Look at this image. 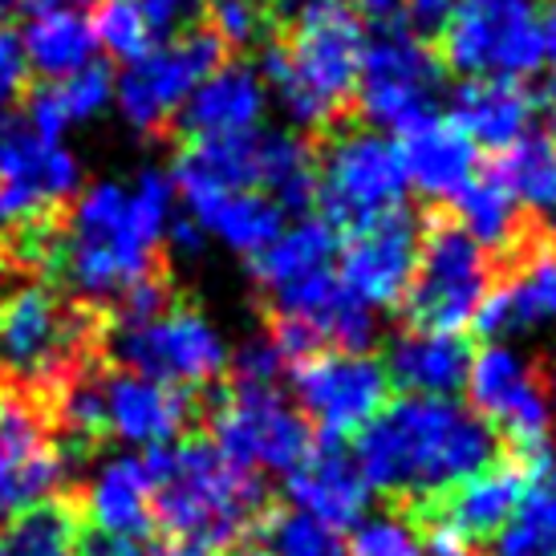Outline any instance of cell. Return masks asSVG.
<instances>
[{
    "label": "cell",
    "instance_id": "7dc6e473",
    "mask_svg": "<svg viewBox=\"0 0 556 556\" xmlns=\"http://www.w3.org/2000/svg\"><path fill=\"white\" fill-rule=\"evenodd\" d=\"M541 37H544V58H553V62H556V4H553V9H544Z\"/></svg>",
    "mask_w": 556,
    "mask_h": 556
},
{
    "label": "cell",
    "instance_id": "8fae6325",
    "mask_svg": "<svg viewBox=\"0 0 556 556\" xmlns=\"http://www.w3.org/2000/svg\"><path fill=\"white\" fill-rule=\"evenodd\" d=\"M224 53L228 49L219 46L207 25L151 46L139 62L126 65V74L114 86L126 123L147 139H167L187 98L224 65Z\"/></svg>",
    "mask_w": 556,
    "mask_h": 556
},
{
    "label": "cell",
    "instance_id": "74e56055",
    "mask_svg": "<svg viewBox=\"0 0 556 556\" xmlns=\"http://www.w3.org/2000/svg\"><path fill=\"white\" fill-rule=\"evenodd\" d=\"M345 556H431L427 553V536L418 525L402 511H382V516H366L354 525V536L345 544Z\"/></svg>",
    "mask_w": 556,
    "mask_h": 556
},
{
    "label": "cell",
    "instance_id": "4fadbf2b",
    "mask_svg": "<svg viewBox=\"0 0 556 556\" xmlns=\"http://www.w3.org/2000/svg\"><path fill=\"white\" fill-rule=\"evenodd\" d=\"M439 90H443V62L422 37L410 29H378L374 41H366L354 106H362L370 123L402 135L422 118H431Z\"/></svg>",
    "mask_w": 556,
    "mask_h": 556
},
{
    "label": "cell",
    "instance_id": "9a60e30c",
    "mask_svg": "<svg viewBox=\"0 0 556 556\" xmlns=\"http://www.w3.org/2000/svg\"><path fill=\"white\" fill-rule=\"evenodd\" d=\"M528 483V464L520 459H495L451 492L434 495L431 504H418L427 520V553L434 556H471L476 544H488L500 536V528L511 520Z\"/></svg>",
    "mask_w": 556,
    "mask_h": 556
},
{
    "label": "cell",
    "instance_id": "d590c367",
    "mask_svg": "<svg viewBox=\"0 0 556 556\" xmlns=\"http://www.w3.org/2000/svg\"><path fill=\"white\" fill-rule=\"evenodd\" d=\"M289 0H207L203 25L224 49H264L280 33Z\"/></svg>",
    "mask_w": 556,
    "mask_h": 556
},
{
    "label": "cell",
    "instance_id": "d6986e66",
    "mask_svg": "<svg viewBox=\"0 0 556 556\" xmlns=\"http://www.w3.org/2000/svg\"><path fill=\"white\" fill-rule=\"evenodd\" d=\"M102 390V434H114L126 447H170L195 418L191 390L163 387L142 374L118 370L98 378Z\"/></svg>",
    "mask_w": 556,
    "mask_h": 556
},
{
    "label": "cell",
    "instance_id": "cb8c5ba5",
    "mask_svg": "<svg viewBox=\"0 0 556 556\" xmlns=\"http://www.w3.org/2000/svg\"><path fill=\"white\" fill-rule=\"evenodd\" d=\"M387 378L406 394L427 399H451L467 387L471 370V345L464 333H434V329H402L387 345L382 362Z\"/></svg>",
    "mask_w": 556,
    "mask_h": 556
},
{
    "label": "cell",
    "instance_id": "5bb4252c",
    "mask_svg": "<svg viewBox=\"0 0 556 556\" xmlns=\"http://www.w3.org/2000/svg\"><path fill=\"white\" fill-rule=\"evenodd\" d=\"M296 410L317 422L321 439L341 443L357 434L390 399V378L382 362L370 354H345V350H317L289 366Z\"/></svg>",
    "mask_w": 556,
    "mask_h": 556
},
{
    "label": "cell",
    "instance_id": "f35d334b",
    "mask_svg": "<svg viewBox=\"0 0 556 556\" xmlns=\"http://www.w3.org/2000/svg\"><path fill=\"white\" fill-rule=\"evenodd\" d=\"M264 528H268V553L273 556H345L338 532L317 525L305 511H273Z\"/></svg>",
    "mask_w": 556,
    "mask_h": 556
},
{
    "label": "cell",
    "instance_id": "e575fe53",
    "mask_svg": "<svg viewBox=\"0 0 556 556\" xmlns=\"http://www.w3.org/2000/svg\"><path fill=\"white\" fill-rule=\"evenodd\" d=\"M78 520L62 504H41V508L16 516L13 525L0 532V556H78Z\"/></svg>",
    "mask_w": 556,
    "mask_h": 556
},
{
    "label": "cell",
    "instance_id": "9c48e42d",
    "mask_svg": "<svg viewBox=\"0 0 556 556\" xmlns=\"http://www.w3.org/2000/svg\"><path fill=\"white\" fill-rule=\"evenodd\" d=\"M212 447L252 476H289L309 459L313 427L273 382L236 378L212 406Z\"/></svg>",
    "mask_w": 556,
    "mask_h": 556
},
{
    "label": "cell",
    "instance_id": "c3c4849f",
    "mask_svg": "<svg viewBox=\"0 0 556 556\" xmlns=\"http://www.w3.org/2000/svg\"><path fill=\"white\" fill-rule=\"evenodd\" d=\"M544 110H548V123H553V130H556V78L544 86ZM556 139V135H553Z\"/></svg>",
    "mask_w": 556,
    "mask_h": 556
},
{
    "label": "cell",
    "instance_id": "f1b7e54d",
    "mask_svg": "<svg viewBox=\"0 0 556 556\" xmlns=\"http://www.w3.org/2000/svg\"><path fill=\"white\" fill-rule=\"evenodd\" d=\"M451 216L479 248L500 252V256H508L511 248H520L532 232H541L492 170H476V179L451 200Z\"/></svg>",
    "mask_w": 556,
    "mask_h": 556
},
{
    "label": "cell",
    "instance_id": "f546056e",
    "mask_svg": "<svg viewBox=\"0 0 556 556\" xmlns=\"http://www.w3.org/2000/svg\"><path fill=\"white\" fill-rule=\"evenodd\" d=\"M110 98H114V74H110V65L90 62L86 70L70 74V78L46 81L41 90H33L21 118H25L41 139L58 142L65 126L93 118Z\"/></svg>",
    "mask_w": 556,
    "mask_h": 556
},
{
    "label": "cell",
    "instance_id": "30bf717a",
    "mask_svg": "<svg viewBox=\"0 0 556 556\" xmlns=\"http://www.w3.org/2000/svg\"><path fill=\"white\" fill-rule=\"evenodd\" d=\"M110 354L123 370L179 390L207 387L232 366V350L219 329L184 301H170L151 321L114 325Z\"/></svg>",
    "mask_w": 556,
    "mask_h": 556
},
{
    "label": "cell",
    "instance_id": "5b68a950",
    "mask_svg": "<svg viewBox=\"0 0 556 556\" xmlns=\"http://www.w3.org/2000/svg\"><path fill=\"white\" fill-rule=\"evenodd\" d=\"M406 170L399 142L378 130L341 123L317 147V195L321 219L333 232L354 236L406 207Z\"/></svg>",
    "mask_w": 556,
    "mask_h": 556
},
{
    "label": "cell",
    "instance_id": "603a6c76",
    "mask_svg": "<svg viewBox=\"0 0 556 556\" xmlns=\"http://www.w3.org/2000/svg\"><path fill=\"white\" fill-rule=\"evenodd\" d=\"M0 184L25 191L53 212L58 203L78 195V163L62 142L41 139L25 118L4 114L0 118Z\"/></svg>",
    "mask_w": 556,
    "mask_h": 556
},
{
    "label": "cell",
    "instance_id": "60d3db41",
    "mask_svg": "<svg viewBox=\"0 0 556 556\" xmlns=\"http://www.w3.org/2000/svg\"><path fill=\"white\" fill-rule=\"evenodd\" d=\"M289 362L280 357L273 338H252L232 354V370L240 382H277Z\"/></svg>",
    "mask_w": 556,
    "mask_h": 556
},
{
    "label": "cell",
    "instance_id": "484cf974",
    "mask_svg": "<svg viewBox=\"0 0 556 556\" xmlns=\"http://www.w3.org/2000/svg\"><path fill=\"white\" fill-rule=\"evenodd\" d=\"M184 212L203 228V236H219L228 248L244 252L248 261L264 252L285 232V212L264 191H187Z\"/></svg>",
    "mask_w": 556,
    "mask_h": 556
},
{
    "label": "cell",
    "instance_id": "d4e9b609",
    "mask_svg": "<svg viewBox=\"0 0 556 556\" xmlns=\"http://www.w3.org/2000/svg\"><path fill=\"white\" fill-rule=\"evenodd\" d=\"M81 504H86L93 532H106V536L139 541L155 528L151 476H147V464L139 455H110V459H102L86 479Z\"/></svg>",
    "mask_w": 556,
    "mask_h": 556
},
{
    "label": "cell",
    "instance_id": "3957f363",
    "mask_svg": "<svg viewBox=\"0 0 556 556\" xmlns=\"http://www.w3.org/2000/svg\"><path fill=\"white\" fill-rule=\"evenodd\" d=\"M151 516L170 556H224L268 511L261 479L228 464L207 439L147 451Z\"/></svg>",
    "mask_w": 556,
    "mask_h": 556
},
{
    "label": "cell",
    "instance_id": "8d00e7d4",
    "mask_svg": "<svg viewBox=\"0 0 556 556\" xmlns=\"http://www.w3.org/2000/svg\"><path fill=\"white\" fill-rule=\"evenodd\" d=\"M93 41L106 49L118 62H139L147 49L155 46V37L147 29L139 0H98L93 4Z\"/></svg>",
    "mask_w": 556,
    "mask_h": 556
},
{
    "label": "cell",
    "instance_id": "bcb514c9",
    "mask_svg": "<svg viewBox=\"0 0 556 556\" xmlns=\"http://www.w3.org/2000/svg\"><path fill=\"white\" fill-rule=\"evenodd\" d=\"M21 4L33 16H41V13H81V9H90L98 0H21Z\"/></svg>",
    "mask_w": 556,
    "mask_h": 556
},
{
    "label": "cell",
    "instance_id": "4316f807",
    "mask_svg": "<svg viewBox=\"0 0 556 556\" xmlns=\"http://www.w3.org/2000/svg\"><path fill=\"white\" fill-rule=\"evenodd\" d=\"M532 114L536 98L520 81H464L451 98V123L488 151H504L528 135Z\"/></svg>",
    "mask_w": 556,
    "mask_h": 556
},
{
    "label": "cell",
    "instance_id": "8992f818",
    "mask_svg": "<svg viewBox=\"0 0 556 556\" xmlns=\"http://www.w3.org/2000/svg\"><path fill=\"white\" fill-rule=\"evenodd\" d=\"M544 0H455L439 25V62L467 81H525L544 62Z\"/></svg>",
    "mask_w": 556,
    "mask_h": 556
},
{
    "label": "cell",
    "instance_id": "4dcf8cb0",
    "mask_svg": "<svg viewBox=\"0 0 556 556\" xmlns=\"http://www.w3.org/2000/svg\"><path fill=\"white\" fill-rule=\"evenodd\" d=\"M495 556H556V455L528 464V483L511 520L492 541Z\"/></svg>",
    "mask_w": 556,
    "mask_h": 556
},
{
    "label": "cell",
    "instance_id": "52a82bcc",
    "mask_svg": "<svg viewBox=\"0 0 556 556\" xmlns=\"http://www.w3.org/2000/svg\"><path fill=\"white\" fill-rule=\"evenodd\" d=\"M492 280L495 264L488 256V248H479L455 224L447 207H434L422 219L415 277H410L406 296H402L406 321H410V329L459 333L464 325H471L479 301L492 289Z\"/></svg>",
    "mask_w": 556,
    "mask_h": 556
},
{
    "label": "cell",
    "instance_id": "681fc988",
    "mask_svg": "<svg viewBox=\"0 0 556 556\" xmlns=\"http://www.w3.org/2000/svg\"><path fill=\"white\" fill-rule=\"evenodd\" d=\"M16 4H21V0H0V25H4V21H9V16H13V9Z\"/></svg>",
    "mask_w": 556,
    "mask_h": 556
},
{
    "label": "cell",
    "instance_id": "7bdbcfd3",
    "mask_svg": "<svg viewBox=\"0 0 556 556\" xmlns=\"http://www.w3.org/2000/svg\"><path fill=\"white\" fill-rule=\"evenodd\" d=\"M354 16L362 25H374L378 29H406V9H402V0H345Z\"/></svg>",
    "mask_w": 556,
    "mask_h": 556
},
{
    "label": "cell",
    "instance_id": "f907efd6",
    "mask_svg": "<svg viewBox=\"0 0 556 556\" xmlns=\"http://www.w3.org/2000/svg\"><path fill=\"white\" fill-rule=\"evenodd\" d=\"M224 556H273L268 548H232V553H224Z\"/></svg>",
    "mask_w": 556,
    "mask_h": 556
},
{
    "label": "cell",
    "instance_id": "ac0fdd59",
    "mask_svg": "<svg viewBox=\"0 0 556 556\" xmlns=\"http://www.w3.org/2000/svg\"><path fill=\"white\" fill-rule=\"evenodd\" d=\"M418 236H422V219L410 207H399L394 216L354 232L345 240V252H341V289L354 301H362L366 309L402 305L406 285L415 277Z\"/></svg>",
    "mask_w": 556,
    "mask_h": 556
},
{
    "label": "cell",
    "instance_id": "b9f144b4",
    "mask_svg": "<svg viewBox=\"0 0 556 556\" xmlns=\"http://www.w3.org/2000/svg\"><path fill=\"white\" fill-rule=\"evenodd\" d=\"M25 81H29V62H25L21 37L0 25V110H9L25 93Z\"/></svg>",
    "mask_w": 556,
    "mask_h": 556
},
{
    "label": "cell",
    "instance_id": "7c38bea8",
    "mask_svg": "<svg viewBox=\"0 0 556 556\" xmlns=\"http://www.w3.org/2000/svg\"><path fill=\"white\" fill-rule=\"evenodd\" d=\"M467 390H471V410L495 434L508 439L520 464L548 455L553 399H548L544 374L528 357H520L504 341H488L479 354H471Z\"/></svg>",
    "mask_w": 556,
    "mask_h": 556
},
{
    "label": "cell",
    "instance_id": "7402d4cb",
    "mask_svg": "<svg viewBox=\"0 0 556 556\" xmlns=\"http://www.w3.org/2000/svg\"><path fill=\"white\" fill-rule=\"evenodd\" d=\"M399 155L406 184H415L427 200H455L479 170L476 142L467 139L451 118H422L399 135Z\"/></svg>",
    "mask_w": 556,
    "mask_h": 556
},
{
    "label": "cell",
    "instance_id": "2e32d148",
    "mask_svg": "<svg viewBox=\"0 0 556 556\" xmlns=\"http://www.w3.org/2000/svg\"><path fill=\"white\" fill-rule=\"evenodd\" d=\"M65 476V447L49 434L37 406L21 394L0 399V528L41 504H53Z\"/></svg>",
    "mask_w": 556,
    "mask_h": 556
},
{
    "label": "cell",
    "instance_id": "44dd1931",
    "mask_svg": "<svg viewBox=\"0 0 556 556\" xmlns=\"http://www.w3.org/2000/svg\"><path fill=\"white\" fill-rule=\"evenodd\" d=\"M264 114V78L244 62L219 65L200 90L187 98L175 118V135L184 142L195 139H232L252 135Z\"/></svg>",
    "mask_w": 556,
    "mask_h": 556
},
{
    "label": "cell",
    "instance_id": "ba28073f",
    "mask_svg": "<svg viewBox=\"0 0 556 556\" xmlns=\"http://www.w3.org/2000/svg\"><path fill=\"white\" fill-rule=\"evenodd\" d=\"M93 333V317L46 285H21L0 301V374L21 387H62Z\"/></svg>",
    "mask_w": 556,
    "mask_h": 556
},
{
    "label": "cell",
    "instance_id": "f6af8a7d",
    "mask_svg": "<svg viewBox=\"0 0 556 556\" xmlns=\"http://www.w3.org/2000/svg\"><path fill=\"white\" fill-rule=\"evenodd\" d=\"M78 556H151L139 541L130 536H106V532H90L78 541Z\"/></svg>",
    "mask_w": 556,
    "mask_h": 556
},
{
    "label": "cell",
    "instance_id": "83f0119b",
    "mask_svg": "<svg viewBox=\"0 0 556 556\" xmlns=\"http://www.w3.org/2000/svg\"><path fill=\"white\" fill-rule=\"evenodd\" d=\"M508 187V195L520 203L541 232L556 236V139L553 135H520V139L504 147L495 163L488 167Z\"/></svg>",
    "mask_w": 556,
    "mask_h": 556
},
{
    "label": "cell",
    "instance_id": "d6a6232c",
    "mask_svg": "<svg viewBox=\"0 0 556 556\" xmlns=\"http://www.w3.org/2000/svg\"><path fill=\"white\" fill-rule=\"evenodd\" d=\"M256 187L280 212L305 216L313 207V195H317V147L301 135H289V130L261 135Z\"/></svg>",
    "mask_w": 556,
    "mask_h": 556
},
{
    "label": "cell",
    "instance_id": "7a4b0ae2",
    "mask_svg": "<svg viewBox=\"0 0 556 556\" xmlns=\"http://www.w3.org/2000/svg\"><path fill=\"white\" fill-rule=\"evenodd\" d=\"M175 216V184L167 170H142L135 191L98 184L74 200L58 244L65 285L93 305H118L139 280L163 273L159 248Z\"/></svg>",
    "mask_w": 556,
    "mask_h": 556
},
{
    "label": "cell",
    "instance_id": "ee69618b",
    "mask_svg": "<svg viewBox=\"0 0 556 556\" xmlns=\"http://www.w3.org/2000/svg\"><path fill=\"white\" fill-rule=\"evenodd\" d=\"M451 4L455 0H402V9H406V29L422 37V33H439V25L447 21Z\"/></svg>",
    "mask_w": 556,
    "mask_h": 556
},
{
    "label": "cell",
    "instance_id": "e0dca14e",
    "mask_svg": "<svg viewBox=\"0 0 556 556\" xmlns=\"http://www.w3.org/2000/svg\"><path fill=\"white\" fill-rule=\"evenodd\" d=\"M556 321V236L532 232L500 261V277L479 301L476 325L488 341Z\"/></svg>",
    "mask_w": 556,
    "mask_h": 556
},
{
    "label": "cell",
    "instance_id": "ab89813d",
    "mask_svg": "<svg viewBox=\"0 0 556 556\" xmlns=\"http://www.w3.org/2000/svg\"><path fill=\"white\" fill-rule=\"evenodd\" d=\"M139 4L151 37H163V41L200 29L207 16V0H139Z\"/></svg>",
    "mask_w": 556,
    "mask_h": 556
},
{
    "label": "cell",
    "instance_id": "6da1fadb",
    "mask_svg": "<svg viewBox=\"0 0 556 556\" xmlns=\"http://www.w3.org/2000/svg\"><path fill=\"white\" fill-rule=\"evenodd\" d=\"M500 434L455 399L402 394L354 434V464L370 492L431 504L495 464Z\"/></svg>",
    "mask_w": 556,
    "mask_h": 556
},
{
    "label": "cell",
    "instance_id": "836d02e7",
    "mask_svg": "<svg viewBox=\"0 0 556 556\" xmlns=\"http://www.w3.org/2000/svg\"><path fill=\"white\" fill-rule=\"evenodd\" d=\"M25 62L37 70L41 78L58 81L78 74L93 62V29L90 21H81V13H41L29 21V29L21 37Z\"/></svg>",
    "mask_w": 556,
    "mask_h": 556
},
{
    "label": "cell",
    "instance_id": "277c9868",
    "mask_svg": "<svg viewBox=\"0 0 556 556\" xmlns=\"http://www.w3.org/2000/svg\"><path fill=\"white\" fill-rule=\"evenodd\" d=\"M366 29L345 0H289L280 33L264 46V81L289 118L313 135L350 123Z\"/></svg>",
    "mask_w": 556,
    "mask_h": 556
},
{
    "label": "cell",
    "instance_id": "ffe728a7",
    "mask_svg": "<svg viewBox=\"0 0 556 556\" xmlns=\"http://www.w3.org/2000/svg\"><path fill=\"white\" fill-rule=\"evenodd\" d=\"M285 492L293 500V511H305L333 532L366 520L374 495L366 476L357 471L354 455H345L333 439H321V447L313 443L309 459L285 476Z\"/></svg>",
    "mask_w": 556,
    "mask_h": 556
},
{
    "label": "cell",
    "instance_id": "1f68e13d",
    "mask_svg": "<svg viewBox=\"0 0 556 556\" xmlns=\"http://www.w3.org/2000/svg\"><path fill=\"white\" fill-rule=\"evenodd\" d=\"M333 252H338V232L325 219H301L296 228H285L264 252L252 256V280L273 296L313 273L333 268Z\"/></svg>",
    "mask_w": 556,
    "mask_h": 556
}]
</instances>
